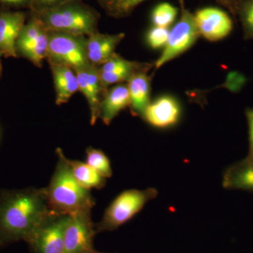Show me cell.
Listing matches in <instances>:
<instances>
[{
  "mask_svg": "<svg viewBox=\"0 0 253 253\" xmlns=\"http://www.w3.org/2000/svg\"><path fill=\"white\" fill-rule=\"evenodd\" d=\"M246 117L249 126V151L247 156L253 158V109L248 108L246 110Z\"/></svg>",
  "mask_w": 253,
  "mask_h": 253,
  "instance_id": "obj_26",
  "label": "cell"
},
{
  "mask_svg": "<svg viewBox=\"0 0 253 253\" xmlns=\"http://www.w3.org/2000/svg\"><path fill=\"white\" fill-rule=\"evenodd\" d=\"M53 213L45 188L0 190V249L27 242Z\"/></svg>",
  "mask_w": 253,
  "mask_h": 253,
  "instance_id": "obj_1",
  "label": "cell"
},
{
  "mask_svg": "<svg viewBox=\"0 0 253 253\" xmlns=\"http://www.w3.org/2000/svg\"><path fill=\"white\" fill-rule=\"evenodd\" d=\"M181 108L179 101L170 94H163L150 101L141 118L158 129L172 127L179 123Z\"/></svg>",
  "mask_w": 253,
  "mask_h": 253,
  "instance_id": "obj_11",
  "label": "cell"
},
{
  "mask_svg": "<svg viewBox=\"0 0 253 253\" xmlns=\"http://www.w3.org/2000/svg\"><path fill=\"white\" fill-rule=\"evenodd\" d=\"M86 36L63 32L49 31L47 59L76 68L89 64L86 56Z\"/></svg>",
  "mask_w": 253,
  "mask_h": 253,
  "instance_id": "obj_6",
  "label": "cell"
},
{
  "mask_svg": "<svg viewBox=\"0 0 253 253\" xmlns=\"http://www.w3.org/2000/svg\"><path fill=\"white\" fill-rule=\"evenodd\" d=\"M26 21L23 11L0 12V54L5 57L18 56L16 42Z\"/></svg>",
  "mask_w": 253,
  "mask_h": 253,
  "instance_id": "obj_12",
  "label": "cell"
},
{
  "mask_svg": "<svg viewBox=\"0 0 253 253\" xmlns=\"http://www.w3.org/2000/svg\"><path fill=\"white\" fill-rule=\"evenodd\" d=\"M91 253H102L97 252V251H95L94 250V251H93L92 252H91Z\"/></svg>",
  "mask_w": 253,
  "mask_h": 253,
  "instance_id": "obj_28",
  "label": "cell"
},
{
  "mask_svg": "<svg viewBox=\"0 0 253 253\" xmlns=\"http://www.w3.org/2000/svg\"><path fill=\"white\" fill-rule=\"evenodd\" d=\"M145 1L146 0H98V2L108 16L120 19L130 16L134 10ZM215 1L226 7L233 14L236 15L242 0Z\"/></svg>",
  "mask_w": 253,
  "mask_h": 253,
  "instance_id": "obj_17",
  "label": "cell"
},
{
  "mask_svg": "<svg viewBox=\"0 0 253 253\" xmlns=\"http://www.w3.org/2000/svg\"><path fill=\"white\" fill-rule=\"evenodd\" d=\"M67 162L73 176L83 187L88 190L101 189L106 185V178L100 175L87 163L79 161H73L68 158Z\"/></svg>",
  "mask_w": 253,
  "mask_h": 253,
  "instance_id": "obj_19",
  "label": "cell"
},
{
  "mask_svg": "<svg viewBox=\"0 0 253 253\" xmlns=\"http://www.w3.org/2000/svg\"><path fill=\"white\" fill-rule=\"evenodd\" d=\"M126 83L130 98L131 112L133 116H142L150 103L151 78L147 76V72L141 71L133 75Z\"/></svg>",
  "mask_w": 253,
  "mask_h": 253,
  "instance_id": "obj_18",
  "label": "cell"
},
{
  "mask_svg": "<svg viewBox=\"0 0 253 253\" xmlns=\"http://www.w3.org/2000/svg\"><path fill=\"white\" fill-rule=\"evenodd\" d=\"M74 71L77 76L79 91L84 95L89 106L91 125L94 126L99 118L101 101L107 89L102 85L97 66L89 63Z\"/></svg>",
  "mask_w": 253,
  "mask_h": 253,
  "instance_id": "obj_10",
  "label": "cell"
},
{
  "mask_svg": "<svg viewBox=\"0 0 253 253\" xmlns=\"http://www.w3.org/2000/svg\"><path fill=\"white\" fill-rule=\"evenodd\" d=\"M0 4L14 7L30 8L31 0H0Z\"/></svg>",
  "mask_w": 253,
  "mask_h": 253,
  "instance_id": "obj_27",
  "label": "cell"
},
{
  "mask_svg": "<svg viewBox=\"0 0 253 253\" xmlns=\"http://www.w3.org/2000/svg\"><path fill=\"white\" fill-rule=\"evenodd\" d=\"M33 14V13H32ZM36 15L49 31L89 36L97 31L100 15L83 2L75 1L42 11Z\"/></svg>",
  "mask_w": 253,
  "mask_h": 253,
  "instance_id": "obj_3",
  "label": "cell"
},
{
  "mask_svg": "<svg viewBox=\"0 0 253 253\" xmlns=\"http://www.w3.org/2000/svg\"><path fill=\"white\" fill-rule=\"evenodd\" d=\"M54 80L56 104H66L75 93L79 91L77 76L73 68L49 61Z\"/></svg>",
  "mask_w": 253,
  "mask_h": 253,
  "instance_id": "obj_14",
  "label": "cell"
},
{
  "mask_svg": "<svg viewBox=\"0 0 253 253\" xmlns=\"http://www.w3.org/2000/svg\"><path fill=\"white\" fill-rule=\"evenodd\" d=\"M56 154L57 164L49 186L45 188L50 209L63 215L91 213L95 200L90 191L76 180L62 150L56 149Z\"/></svg>",
  "mask_w": 253,
  "mask_h": 253,
  "instance_id": "obj_2",
  "label": "cell"
},
{
  "mask_svg": "<svg viewBox=\"0 0 253 253\" xmlns=\"http://www.w3.org/2000/svg\"><path fill=\"white\" fill-rule=\"evenodd\" d=\"M125 33L109 35L96 31L86 38V56L94 66H101L115 54V50L125 38Z\"/></svg>",
  "mask_w": 253,
  "mask_h": 253,
  "instance_id": "obj_13",
  "label": "cell"
},
{
  "mask_svg": "<svg viewBox=\"0 0 253 253\" xmlns=\"http://www.w3.org/2000/svg\"><path fill=\"white\" fill-rule=\"evenodd\" d=\"M181 4L180 18L172 29L169 30L167 44L159 58L155 61L156 69L162 67L191 49L201 36L194 14L184 7V3Z\"/></svg>",
  "mask_w": 253,
  "mask_h": 253,
  "instance_id": "obj_5",
  "label": "cell"
},
{
  "mask_svg": "<svg viewBox=\"0 0 253 253\" xmlns=\"http://www.w3.org/2000/svg\"><path fill=\"white\" fill-rule=\"evenodd\" d=\"M49 49V31L45 30L31 42L16 47L18 54L41 67L44 59H47Z\"/></svg>",
  "mask_w": 253,
  "mask_h": 253,
  "instance_id": "obj_20",
  "label": "cell"
},
{
  "mask_svg": "<svg viewBox=\"0 0 253 253\" xmlns=\"http://www.w3.org/2000/svg\"><path fill=\"white\" fill-rule=\"evenodd\" d=\"M157 196L158 191L154 188L123 191L113 200L105 211L101 220L95 225L96 232L116 230L132 219L148 202L156 199Z\"/></svg>",
  "mask_w": 253,
  "mask_h": 253,
  "instance_id": "obj_4",
  "label": "cell"
},
{
  "mask_svg": "<svg viewBox=\"0 0 253 253\" xmlns=\"http://www.w3.org/2000/svg\"><path fill=\"white\" fill-rule=\"evenodd\" d=\"M68 215L53 213L27 241L32 253H64V231Z\"/></svg>",
  "mask_w": 253,
  "mask_h": 253,
  "instance_id": "obj_7",
  "label": "cell"
},
{
  "mask_svg": "<svg viewBox=\"0 0 253 253\" xmlns=\"http://www.w3.org/2000/svg\"><path fill=\"white\" fill-rule=\"evenodd\" d=\"M222 186L226 189L253 192V158L247 156L226 168Z\"/></svg>",
  "mask_w": 253,
  "mask_h": 253,
  "instance_id": "obj_16",
  "label": "cell"
},
{
  "mask_svg": "<svg viewBox=\"0 0 253 253\" xmlns=\"http://www.w3.org/2000/svg\"><path fill=\"white\" fill-rule=\"evenodd\" d=\"M129 106L130 98L127 85L124 83L116 84L105 93L100 106L99 118L109 126L121 111Z\"/></svg>",
  "mask_w": 253,
  "mask_h": 253,
  "instance_id": "obj_15",
  "label": "cell"
},
{
  "mask_svg": "<svg viewBox=\"0 0 253 253\" xmlns=\"http://www.w3.org/2000/svg\"><path fill=\"white\" fill-rule=\"evenodd\" d=\"M237 14L242 24L244 39L253 40V0H242Z\"/></svg>",
  "mask_w": 253,
  "mask_h": 253,
  "instance_id": "obj_23",
  "label": "cell"
},
{
  "mask_svg": "<svg viewBox=\"0 0 253 253\" xmlns=\"http://www.w3.org/2000/svg\"><path fill=\"white\" fill-rule=\"evenodd\" d=\"M169 34V28L152 26L146 33V44L152 49H163L167 44Z\"/></svg>",
  "mask_w": 253,
  "mask_h": 253,
  "instance_id": "obj_24",
  "label": "cell"
},
{
  "mask_svg": "<svg viewBox=\"0 0 253 253\" xmlns=\"http://www.w3.org/2000/svg\"><path fill=\"white\" fill-rule=\"evenodd\" d=\"M96 231L91 213L68 215L64 231V253H91Z\"/></svg>",
  "mask_w": 253,
  "mask_h": 253,
  "instance_id": "obj_8",
  "label": "cell"
},
{
  "mask_svg": "<svg viewBox=\"0 0 253 253\" xmlns=\"http://www.w3.org/2000/svg\"><path fill=\"white\" fill-rule=\"evenodd\" d=\"M178 9L169 2L156 5L151 14V21L154 26L169 28L176 20Z\"/></svg>",
  "mask_w": 253,
  "mask_h": 253,
  "instance_id": "obj_21",
  "label": "cell"
},
{
  "mask_svg": "<svg viewBox=\"0 0 253 253\" xmlns=\"http://www.w3.org/2000/svg\"><path fill=\"white\" fill-rule=\"evenodd\" d=\"M1 63H0V75H1Z\"/></svg>",
  "mask_w": 253,
  "mask_h": 253,
  "instance_id": "obj_29",
  "label": "cell"
},
{
  "mask_svg": "<svg viewBox=\"0 0 253 253\" xmlns=\"http://www.w3.org/2000/svg\"><path fill=\"white\" fill-rule=\"evenodd\" d=\"M194 15L200 36L208 41H221L229 36L234 28L228 13L215 6L201 8Z\"/></svg>",
  "mask_w": 253,
  "mask_h": 253,
  "instance_id": "obj_9",
  "label": "cell"
},
{
  "mask_svg": "<svg viewBox=\"0 0 253 253\" xmlns=\"http://www.w3.org/2000/svg\"><path fill=\"white\" fill-rule=\"evenodd\" d=\"M86 163L104 178L112 176L113 170L109 158L101 150L88 147L86 150Z\"/></svg>",
  "mask_w": 253,
  "mask_h": 253,
  "instance_id": "obj_22",
  "label": "cell"
},
{
  "mask_svg": "<svg viewBox=\"0 0 253 253\" xmlns=\"http://www.w3.org/2000/svg\"><path fill=\"white\" fill-rule=\"evenodd\" d=\"M83 0H31L29 9L33 14H38L46 10L57 7L66 3Z\"/></svg>",
  "mask_w": 253,
  "mask_h": 253,
  "instance_id": "obj_25",
  "label": "cell"
}]
</instances>
